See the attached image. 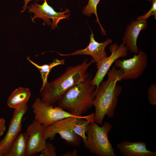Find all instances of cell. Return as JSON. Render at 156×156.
<instances>
[{
	"label": "cell",
	"mask_w": 156,
	"mask_h": 156,
	"mask_svg": "<svg viewBox=\"0 0 156 156\" xmlns=\"http://www.w3.org/2000/svg\"><path fill=\"white\" fill-rule=\"evenodd\" d=\"M107 74V79L102 81L96 89L93 103L95 109V122L102 125L105 116L114 117L118 98L122 90V87L117 84L118 81L121 80V69H117L114 66L109 69Z\"/></svg>",
	"instance_id": "cell-1"
},
{
	"label": "cell",
	"mask_w": 156,
	"mask_h": 156,
	"mask_svg": "<svg viewBox=\"0 0 156 156\" xmlns=\"http://www.w3.org/2000/svg\"><path fill=\"white\" fill-rule=\"evenodd\" d=\"M94 63L93 59L88 62L87 59L79 64L68 66L57 78L47 82L40 93L42 100L47 105H54L68 90L89 77L87 70Z\"/></svg>",
	"instance_id": "cell-2"
},
{
	"label": "cell",
	"mask_w": 156,
	"mask_h": 156,
	"mask_svg": "<svg viewBox=\"0 0 156 156\" xmlns=\"http://www.w3.org/2000/svg\"><path fill=\"white\" fill-rule=\"evenodd\" d=\"M92 75L68 90L57 102V106L81 117L93 106L96 86L91 83Z\"/></svg>",
	"instance_id": "cell-3"
},
{
	"label": "cell",
	"mask_w": 156,
	"mask_h": 156,
	"mask_svg": "<svg viewBox=\"0 0 156 156\" xmlns=\"http://www.w3.org/2000/svg\"><path fill=\"white\" fill-rule=\"evenodd\" d=\"M112 128V125L107 122L101 127L95 121L91 122L86 133L87 140L84 143V146L96 156H115L108 135Z\"/></svg>",
	"instance_id": "cell-4"
},
{
	"label": "cell",
	"mask_w": 156,
	"mask_h": 156,
	"mask_svg": "<svg viewBox=\"0 0 156 156\" xmlns=\"http://www.w3.org/2000/svg\"><path fill=\"white\" fill-rule=\"evenodd\" d=\"M83 116L68 117L44 127L46 139H52L56 134H58L70 145L79 146L81 143V138L74 132L73 127L77 118Z\"/></svg>",
	"instance_id": "cell-5"
},
{
	"label": "cell",
	"mask_w": 156,
	"mask_h": 156,
	"mask_svg": "<svg viewBox=\"0 0 156 156\" xmlns=\"http://www.w3.org/2000/svg\"><path fill=\"white\" fill-rule=\"evenodd\" d=\"M32 107L34 120L45 127L68 117H80L75 116L57 106L47 105L39 98L36 99Z\"/></svg>",
	"instance_id": "cell-6"
},
{
	"label": "cell",
	"mask_w": 156,
	"mask_h": 156,
	"mask_svg": "<svg viewBox=\"0 0 156 156\" xmlns=\"http://www.w3.org/2000/svg\"><path fill=\"white\" fill-rule=\"evenodd\" d=\"M115 66L122 70L121 80L136 79L143 73L148 65V59L146 53L139 50L130 58L118 59L115 62Z\"/></svg>",
	"instance_id": "cell-7"
},
{
	"label": "cell",
	"mask_w": 156,
	"mask_h": 156,
	"mask_svg": "<svg viewBox=\"0 0 156 156\" xmlns=\"http://www.w3.org/2000/svg\"><path fill=\"white\" fill-rule=\"evenodd\" d=\"M47 0H44L42 5L36 3L31 4L28 7L29 12L34 14V16L31 18L33 22L34 19L40 18L48 25H51V28L54 29L57 27L59 21L63 19L68 18L70 15V11L68 9L63 12H56L47 3Z\"/></svg>",
	"instance_id": "cell-8"
},
{
	"label": "cell",
	"mask_w": 156,
	"mask_h": 156,
	"mask_svg": "<svg viewBox=\"0 0 156 156\" xmlns=\"http://www.w3.org/2000/svg\"><path fill=\"white\" fill-rule=\"evenodd\" d=\"M110 55L104 59L97 66V70L91 80V83L97 88L113 63L120 57L123 58L128 55V50L122 43L119 45L114 43L109 47Z\"/></svg>",
	"instance_id": "cell-9"
},
{
	"label": "cell",
	"mask_w": 156,
	"mask_h": 156,
	"mask_svg": "<svg viewBox=\"0 0 156 156\" xmlns=\"http://www.w3.org/2000/svg\"><path fill=\"white\" fill-rule=\"evenodd\" d=\"M28 106L14 109L7 132L0 141V151L2 156H5L13 141L20 133L23 117L27 112Z\"/></svg>",
	"instance_id": "cell-10"
},
{
	"label": "cell",
	"mask_w": 156,
	"mask_h": 156,
	"mask_svg": "<svg viewBox=\"0 0 156 156\" xmlns=\"http://www.w3.org/2000/svg\"><path fill=\"white\" fill-rule=\"evenodd\" d=\"M28 138L27 156H31L40 152L44 148L47 139L44 127L34 120L26 130Z\"/></svg>",
	"instance_id": "cell-11"
},
{
	"label": "cell",
	"mask_w": 156,
	"mask_h": 156,
	"mask_svg": "<svg viewBox=\"0 0 156 156\" xmlns=\"http://www.w3.org/2000/svg\"><path fill=\"white\" fill-rule=\"evenodd\" d=\"M90 36V41L88 45L84 49L77 50L76 51L69 54H62L58 52L61 56H68L76 55H88L91 56L96 65L98 66L104 59L107 57L105 51V47L112 42V40L107 38L103 42L100 43L94 39L92 30Z\"/></svg>",
	"instance_id": "cell-12"
},
{
	"label": "cell",
	"mask_w": 156,
	"mask_h": 156,
	"mask_svg": "<svg viewBox=\"0 0 156 156\" xmlns=\"http://www.w3.org/2000/svg\"><path fill=\"white\" fill-rule=\"evenodd\" d=\"M148 26L146 20H133L127 25L122 38V43L131 53L137 54L139 51L137 41L140 32Z\"/></svg>",
	"instance_id": "cell-13"
},
{
	"label": "cell",
	"mask_w": 156,
	"mask_h": 156,
	"mask_svg": "<svg viewBox=\"0 0 156 156\" xmlns=\"http://www.w3.org/2000/svg\"><path fill=\"white\" fill-rule=\"evenodd\" d=\"M123 156H156V152L147 149L144 142L122 141L116 145Z\"/></svg>",
	"instance_id": "cell-14"
},
{
	"label": "cell",
	"mask_w": 156,
	"mask_h": 156,
	"mask_svg": "<svg viewBox=\"0 0 156 156\" xmlns=\"http://www.w3.org/2000/svg\"><path fill=\"white\" fill-rule=\"evenodd\" d=\"M31 95L30 90L26 88L19 87L11 93L7 101V105L14 109L24 107L27 105Z\"/></svg>",
	"instance_id": "cell-15"
},
{
	"label": "cell",
	"mask_w": 156,
	"mask_h": 156,
	"mask_svg": "<svg viewBox=\"0 0 156 156\" xmlns=\"http://www.w3.org/2000/svg\"><path fill=\"white\" fill-rule=\"evenodd\" d=\"M27 134L20 133L14 140L8 153L5 156H27Z\"/></svg>",
	"instance_id": "cell-16"
},
{
	"label": "cell",
	"mask_w": 156,
	"mask_h": 156,
	"mask_svg": "<svg viewBox=\"0 0 156 156\" xmlns=\"http://www.w3.org/2000/svg\"><path fill=\"white\" fill-rule=\"evenodd\" d=\"M92 121H95L94 114L93 113L78 118L73 126L74 131L81 137L83 143L87 140L86 134L88 130L90 123Z\"/></svg>",
	"instance_id": "cell-17"
},
{
	"label": "cell",
	"mask_w": 156,
	"mask_h": 156,
	"mask_svg": "<svg viewBox=\"0 0 156 156\" xmlns=\"http://www.w3.org/2000/svg\"><path fill=\"white\" fill-rule=\"evenodd\" d=\"M27 59L40 71L42 81V84L40 90V93L43 90L48 82L47 79L48 76L51 70L57 66L64 64L65 61V59L58 60L55 59L50 63L39 65L31 61L29 57H28Z\"/></svg>",
	"instance_id": "cell-18"
},
{
	"label": "cell",
	"mask_w": 156,
	"mask_h": 156,
	"mask_svg": "<svg viewBox=\"0 0 156 156\" xmlns=\"http://www.w3.org/2000/svg\"><path fill=\"white\" fill-rule=\"evenodd\" d=\"M100 0H88L87 4L83 9L82 12L84 15L90 16L92 14H94L96 17V21L99 24L102 34L105 35L106 31L103 28L101 24L97 13V7Z\"/></svg>",
	"instance_id": "cell-19"
},
{
	"label": "cell",
	"mask_w": 156,
	"mask_h": 156,
	"mask_svg": "<svg viewBox=\"0 0 156 156\" xmlns=\"http://www.w3.org/2000/svg\"><path fill=\"white\" fill-rule=\"evenodd\" d=\"M148 98L149 103L153 106L156 105V84L152 83L148 88Z\"/></svg>",
	"instance_id": "cell-20"
},
{
	"label": "cell",
	"mask_w": 156,
	"mask_h": 156,
	"mask_svg": "<svg viewBox=\"0 0 156 156\" xmlns=\"http://www.w3.org/2000/svg\"><path fill=\"white\" fill-rule=\"evenodd\" d=\"M55 147L53 143L46 142L44 149L40 152L39 156H56Z\"/></svg>",
	"instance_id": "cell-21"
},
{
	"label": "cell",
	"mask_w": 156,
	"mask_h": 156,
	"mask_svg": "<svg viewBox=\"0 0 156 156\" xmlns=\"http://www.w3.org/2000/svg\"><path fill=\"white\" fill-rule=\"evenodd\" d=\"M152 5L149 11L144 15L138 16L136 19L137 21L146 20L149 17L154 16L156 19V0H153Z\"/></svg>",
	"instance_id": "cell-22"
},
{
	"label": "cell",
	"mask_w": 156,
	"mask_h": 156,
	"mask_svg": "<svg viewBox=\"0 0 156 156\" xmlns=\"http://www.w3.org/2000/svg\"><path fill=\"white\" fill-rule=\"evenodd\" d=\"M6 128L5 119L3 118H0V137L4 134Z\"/></svg>",
	"instance_id": "cell-23"
},
{
	"label": "cell",
	"mask_w": 156,
	"mask_h": 156,
	"mask_svg": "<svg viewBox=\"0 0 156 156\" xmlns=\"http://www.w3.org/2000/svg\"><path fill=\"white\" fill-rule=\"evenodd\" d=\"M77 151L75 149L71 151H68L62 155L63 156H77Z\"/></svg>",
	"instance_id": "cell-24"
},
{
	"label": "cell",
	"mask_w": 156,
	"mask_h": 156,
	"mask_svg": "<svg viewBox=\"0 0 156 156\" xmlns=\"http://www.w3.org/2000/svg\"><path fill=\"white\" fill-rule=\"evenodd\" d=\"M32 0H35L36 1H44V0H24V6L23 7V9L21 12H24L27 8V5L28 2Z\"/></svg>",
	"instance_id": "cell-25"
},
{
	"label": "cell",
	"mask_w": 156,
	"mask_h": 156,
	"mask_svg": "<svg viewBox=\"0 0 156 156\" xmlns=\"http://www.w3.org/2000/svg\"><path fill=\"white\" fill-rule=\"evenodd\" d=\"M147 1H150V2H152L153 0H147Z\"/></svg>",
	"instance_id": "cell-26"
},
{
	"label": "cell",
	"mask_w": 156,
	"mask_h": 156,
	"mask_svg": "<svg viewBox=\"0 0 156 156\" xmlns=\"http://www.w3.org/2000/svg\"><path fill=\"white\" fill-rule=\"evenodd\" d=\"M0 156H1V153L0 151Z\"/></svg>",
	"instance_id": "cell-27"
}]
</instances>
